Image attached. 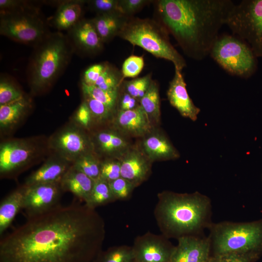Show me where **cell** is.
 I'll return each instance as SVG.
<instances>
[{
    "instance_id": "7",
    "label": "cell",
    "mask_w": 262,
    "mask_h": 262,
    "mask_svg": "<svg viewBox=\"0 0 262 262\" xmlns=\"http://www.w3.org/2000/svg\"><path fill=\"white\" fill-rule=\"evenodd\" d=\"M210 54L222 68L234 76L247 79L257 69V57L250 47L234 35H219Z\"/></svg>"
},
{
    "instance_id": "20",
    "label": "cell",
    "mask_w": 262,
    "mask_h": 262,
    "mask_svg": "<svg viewBox=\"0 0 262 262\" xmlns=\"http://www.w3.org/2000/svg\"><path fill=\"white\" fill-rule=\"evenodd\" d=\"M86 0H61L51 18L52 26L58 32L68 31L83 17V8Z\"/></svg>"
},
{
    "instance_id": "31",
    "label": "cell",
    "mask_w": 262,
    "mask_h": 262,
    "mask_svg": "<svg viewBox=\"0 0 262 262\" xmlns=\"http://www.w3.org/2000/svg\"><path fill=\"white\" fill-rule=\"evenodd\" d=\"M123 82L122 73L106 62L104 70L97 80L95 86L106 91L118 90Z\"/></svg>"
},
{
    "instance_id": "32",
    "label": "cell",
    "mask_w": 262,
    "mask_h": 262,
    "mask_svg": "<svg viewBox=\"0 0 262 262\" xmlns=\"http://www.w3.org/2000/svg\"><path fill=\"white\" fill-rule=\"evenodd\" d=\"M25 96L14 81L6 76H1L0 80V105L17 101Z\"/></svg>"
},
{
    "instance_id": "12",
    "label": "cell",
    "mask_w": 262,
    "mask_h": 262,
    "mask_svg": "<svg viewBox=\"0 0 262 262\" xmlns=\"http://www.w3.org/2000/svg\"><path fill=\"white\" fill-rule=\"evenodd\" d=\"M37 149L32 143L13 140L0 145V174L1 178L14 176L32 162Z\"/></svg>"
},
{
    "instance_id": "18",
    "label": "cell",
    "mask_w": 262,
    "mask_h": 262,
    "mask_svg": "<svg viewBox=\"0 0 262 262\" xmlns=\"http://www.w3.org/2000/svg\"><path fill=\"white\" fill-rule=\"evenodd\" d=\"M119 161L121 177L136 187L145 181L150 174L151 162L138 150H128Z\"/></svg>"
},
{
    "instance_id": "37",
    "label": "cell",
    "mask_w": 262,
    "mask_h": 262,
    "mask_svg": "<svg viewBox=\"0 0 262 262\" xmlns=\"http://www.w3.org/2000/svg\"><path fill=\"white\" fill-rule=\"evenodd\" d=\"M109 184L116 200H125L129 198L136 187L132 183L121 177L109 182Z\"/></svg>"
},
{
    "instance_id": "35",
    "label": "cell",
    "mask_w": 262,
    "mask_h": 262,
    "mask_svg": "<svg viewBox=\"0 0 262 262\" xmlns=\"http://www.w3.org/2000/svg\"><path fill=\"white\" fill-rule=\"evenodd\" d=\"M42 1L0 0V11H40Z\"/></svg>"
},
{
    "instance_id": "22",
    "label": "cell",
    "mask_w": 262,
    "mask_h": 262,
    "mask_svg": "<svg viewBox=\"0 0 262 262\" xmlns=\"http://www.w3.org/2000/svg\"><path fill=\"white\" fill-rule=\"evenodd\" d=\"M95 180L72 164L60 181L64 192H69L85 203L89 197Z\"/></svg>"
},
{
    "instance_id": "14",
    "label": "cell",
    "mask_w": 262,
    "mask_h": 262,
    "mask_svg": "<svg viewBox=\"0 0 262 262\" xmlns=\"http://www.w3.org/2000/svg\"><path fill=\"white\" fill-rule=\"evenodd\" d=\"M66 35L74 52L82 56L98 54L104 43L98 35L91 19L82 18L67 31Z\"/></svg>"
},
{
    "instance_id": "38",
    "label": "cell",
    "mask_w": 262,
    "mask_h": 262,
    "mask_svg": "<svg viewBox=\"0 0 262 262\" xmlns=\"http://www.w3.org/2000/svg\"><path fill=\"white\" fill-rule=\"evenodd\" d=\"M144 66L142 56L131 55L123 62L121 73L123 79L134 78L142 70Z\"/></svg>"
},
{
    "instance_id": "11",
    "label": "cell",
    "mask_w": 262,
    "mask_h": 262,
    "mask_svg": "<svg viewBox=\"0 0 262 262\" xmlns=\"http://www.w3.org/2000/svg\"><path fill=\"white\" fill-rule=\"evenodd\" d=\"M25 186L23 210L27 218L47 212L61 205L64 191L60 182Z\"/></svg>"
},
{
    "instance_id": "25",
    "label": "cell",
    "mask_w": 262,
    "mask_h": 262,
    "mask_svg": "<svg viewBox=\"0 0 262 262\" xmlns=\"http://www.w3.org/2000/svg\"><path fill=\"white\" fill-rule=\"evenodd\" d=\"M128 17L118 12L97 15L91 19L102 42L107 43L117 34Z\"/></svg>"
},
{
    "instance_id": "23",
    "label": "cell",
    "mask_w": 262,
    "mask_h": 262,
    "mask_svg": "<svg viewBox=\"0 0 262 262\" xmlns=\"http://www.w3.org/2000/svg\"><path fill=\"white\" fill-rule=\"evenodd\" d=\"M25 186H21L5 197L0 204V235L11 226L16 215L23 210Z\"/></svg>"
},
{
    "instance_id": "8",
    "label": "cell",
    "mask_w": 262,
    "mask_h": 262,
    "mask_svg": "<svg viewBox=\"0 0 262 262\" xmlns=\"http://www.w3.org/2000/svg\"><path fill=\"white\" fill-rule=\"evenodd\" d=\"M51 32L40 11H0V34L35 47Z\"/></svg>"
},
{
    "instance_id": "40",
    "label": "cell",
    "mask_w": 262,
    "mask_h": 262,
    "mask_svg": "<svg viewBox=\"0 0 262 262\" xmlns=\"http://www.w3.org/2000/svg\"><path fill=\"white\" fill-rule=\"evenodd\" d=\"M153 0H118V11L127 17L133 15Z\"/></svg>"
},
{
    "instance_id": "19",
    "label": "cell",
    "mask_w": 262,
    "mask_h": 262,
    "mask_svg": "<svg viewBox=\"0 0 262 262\" xmlns=\"http://www.w3.org/2000/svg\"><path fill=\"white\" fill-rule=\"evenodd\" d=\"M143 153L151 162L174 160L179 157L178 151L164 134L150 132L142 141Z\"/></svg>"
},
{
    "instance_id": "24",
    "label": "cell",
    "mask_w": 262,
    "mask_h": 262,
    "mask_svg": "<svg viewBox=\"0 0 262 262\" xmlns=\"http://www.w3.org/2000/svg\"><path fill=\"white\" fill-rule=\"evenodd\" d=\"M94 148L109 156L123 155L128 150V143L118 132L112 130L98 132L93 142Z\"/></svg>"
},
{
    "instance_id": "41",
    "label": "cell",
    "mask_w": 262,
    "mask_h": 262,
    "mask_svg": "<svg viewBox=\"0 0 262 262\" xmlns=\"http://www.w3.org/2000/svg\"><path fill=\"white\" fill-rule=\"evenodd\" d=\"M118 0H86V2L89 9L96 13L97 15L118 12Z\"/></svg>"
},
{
    "instance_id": "5",
    "label": "cell",
    "mask_w": 262,
    "mask_h": 262,
    "mask_svg": "<svg viewBox=\"0 0 262 262\" xmlns=\"http://www.w3.org/2000/svg\"><path fill=\"white\" fill-rule=\"evenodd\" d=\"M208 229L211 256L234 253L257 259L262 253V219L213 223Z\"/></svg>"
},
{
    "instance_id": "42",
    "label": "cell",
    "mask_w": 262,
    "mask_h": 262,
    "mask_svg": "<svg viewBox=\"0 0 262 262\" xmlns=\"http://www.w3.org/2000/svg\"><path fill=\"white\" fill-rule=\"evenodd\" d=\"M106 62L95 64L87 68L83 72L81 82L88 85H95L104 70Z\"/></svg>"
},
{
    "instance_id": "10",
    "label": "cell",
    "mask_w": 262,
    "mask_h": 262,
    "mask_svg": "<svg viewBox=\"0 0 262 262\" xmlns=\"http://www.w3.org/2000/svg\"><path fill=\"white\" fill-rule=\"evenodd\" d=\"M51 147L60 157L72 163L82 156L93 153V142L79 126L66 127L51 139Z\"/></svg>"
},
{
    "instance_id": "13",
    "label": "cell",
    "mask_w": 262,
    "mask_h": 262,
    "mask_svg": "<svg viewBox=\"0 0 262 262\" xmlns=\"http://www.w3.org/2000/svg\"><path fill=\"white\" fill-rule=\"evenodd\" d=\"M134 262H170L175 246L163 234L146 232L131 246Z\"/></svg>"
},
{
    "instance_id": "2",
    "label": "cell",
    "mask_w": 262,
    "mask_h": 262,
    "mask_svg": "<svg viewBox=\"0 0 262 262\" xmlns=\"http://www.w3.org/2000/svg\"><path fill=\"white\" fill-rule=\"evenodd\" d=\"M155 15L184 53L196 60L210 54L234 6L230 0H158Z\"/></svg>"
},
{
    "instance_id": "27",
    "label": "cell",
    "mask_w": 262,
    "mask_h": 262,
    "mask_svg": "<svg viewBox=\"0 0 262 262\" xmlns=\"http://www.w3.org/2000/svg\"><path fill=\"white\" fill-rule=\"evenodd\" d=\"M139 104L152 124L158 123L161 115L160 101L159 86L156 81L152 80L146 93L140 100Z\"/></svg>"
},
{
    "instance_id": "39",
    "label": "cell",
    "mask_w": 262,
    "mask_h": 262,
    "mask_svg": "<svg viewBox=\"0 0 262 262\" xmlns=\"http://www.w3.org/2000/svg\"><path fill=\"white\" fill-rule=\"evenodd\" d=\"M121 177V164L118 160H106L101 162L99 178L108 182Z\"/></svg>"
},
{
    "instance_id": "44",
    "label": "cell",
    "mask_w": 262,
    "mask_h": 262,
    "mask_svg": "<svg viewBox=\"0 0 262 262\" xmlns=\"http://www.w3.org/2000/svg\"><path fill=\"white\" fill-rule=\"evenodd\" d=\"M256 259L245 255L234 253L211 256L208 262H253Z\"/></svg>"
},
{
    "instance_id": "33",
    "label": "cell",
    "mask_w": 262,
    "mask_h": 262,
    "mask_svg": "<svg viewBox=\"0 0 262 262\" xmlns=\"http://www.w3.org/2000/svg\"><path fill=\"white\" fill-rule=\"evenodd\" d=\"M72 165L94 180L99 178L101 162L93 153L85 154L77 159Z\"/></svg>"
},
{
    "instance_id": "16",
    "label": "cell",
    "mask_w": 262,
    "mask_h": 262,
    "mask_svg": "<svg viewBox=\"0 0 262 262\" xmlns=\"http://www.w3.org/2000/svg\"><path fill=\"white\" fill-rule=\"evenodd\" d=\"M167 96L170 104L181 116L192 121L197 119L200 110L194 104L188 94L182 71L175 69L174 77L167 91Z\"/></svg>"
},
{
    "instance_id": "43",
    "label": "cell",
    "mask_w": 262,
    "mask_h": 262,
    "mask_svg": "<svg viewBox=\"0 0 262 262\" xmlns=\"http://www.w3.org/2000/svg\"><path fill=\"white\" fill-rule=\"evenodd\" d=\"M76 123L82 128H89L93 120L91 112L85 101H83L75 112Z\"/></svg>"
},
{
    "instance_id": "1",
    "label": "cell",
    "mask_w": 262,
    "mask_h": 262,
    "mask_svg": "<svg viewBox=\"0 0 262 262\" xmlns=\"http://www.w3.org/2000/svg\"><path fill=\"white\" fill-rule=\"evenodd\" d=\"M105 236L103 218L86 204L61 205L0 241V262H94Z\"/></svg>"
},
{
    "instance_id": "6",
    "label": "cell",
    "mask_w": 262,
    "mask_h": 262,
    "mask_svg": "<svg viewBox=\"0 0 262 262\" xmlns=\"http://www.w3.org/2000/svg\"><path fill=\"white\" fill-rule=\"evenodd\" d=\"M117 36L157 58L171 62L175 69L182 71L186 66L184 58L171 43L168 32L157 20L128 17Z\"/></svg>"
},
{
    "instance_id": "28",
    "label": "cell",
    "mask_w": 262,
    "mask_h": 262,
    "mask_svg": "<svg viewBox=\"0 0 262 262\" xmlns=\"http://www.w3.org/2000/svg\"><path fill=\"white\" fill-rule=\"evenodd\" d=\"M116 201L112 192L109 182L98 178L94 184L87 201L84 203L95 209Z\"/></svg>"
},
{
    "instance_id": "45",
    "label": "cell",
    "mask_w": 262,
    "mask_h": 262,
    "mask_svg": "<svg viewBox=\"0 0 262 262\" xmlns=\"http://www.w3.org/2000/svg\"><path fill=\"white\" fill-rule=\"evenodd\" d=\"M139 101L124 90L118 97L117 104L119 111H127L133 109L139 105Z\"/></svg>"
},
{
    "instance_id": "36",
    "label": "cell",
    "mask_w": 262,
    "mask_h": 262,
    "mask_svg": "<svg viewBox=\"0 0 262 262\" xmlns=\"http://www.w3.org/2000/svg\"><path fill=\"white\" fill-rule=\"evenodd\" d=\"M83 100L91 112L93 119L98 122H104L110 118L115 110L100 101L83 95Z\"/></svg>"
},
{
    "instance_id": "29",
    "label": "cell",
    "mask_w": 262,
    "mask_h": 262,
    "mask_svg": "<svg viewBox=\"0 0 262 262\" xmlns=\"http://www.w3.org/2000/svg\"><path fill=\"white\" fill-rule=\"evenodd\" d=\"M94 262H134L132 247L121 245L102 250Z\"/></svg>"
},
{
    "instance_id": "34",
    "label": "cell",
    "mask_w": 262,
    "mask_h": 262,
    "mask_svg": "<svg viewBox=\"0 0 262 262\" xmlns=\"http://www.w3.org/2000/svg\"><path fill=\"white\" fill-rule=\"evenodd\" d=\"M151 74L122 82L124 90L139 101L144 96L151 82Z\"/></svg>"
},
{
    "instance_id": "21",
    "label": "cell",
    "mask_w": 262,
    "mask_h": 262,
    "mask_svg": "<svg viewBox=\"0 0 262 262\" xmlns=\"http://www.w3.org/2000/svg\"><path fill=\"white\" fill-rule=\"evenodd\" d=\"M71 165L70 162L61 157L50 159L26 179L24 185L60 182Z\"/></svg>"
},
{
    "instance_id": "4",
    "label": "cell",
    "mask_w": 262,
    "mask_h": 262,
    "mask_svg": "<svg viewBox=\"0 0 262 262\" xmlns=\"http://www.w3.org/2000/svg\"><path fill=\"white\" fill-rule=\"evenodd\" d=\"M74 53L66 34L58 31L51 32L34 47L27 72L32 93L37 95L49 89L64 72Z\"/></svg>"
},
{
    "instance_id": "9",
    "label": "cell",
    "mask_w": 262,
    "mask_h": 262,
    "mask_svg": "<svg viewBox=\"0 0 262 262\" xmlns=\"http://www.w3.org/2000/svg\"><path fill=\"white\" fill-rule=\"evenodd\" d=\"M226 25L262 57V0H243L232 8Z\"/></svg>"
},
{
    "instance_id": "15",
    "label": "cell",
    "mask_w": 262,
    "mask_h": 262,
    "mask_svg": "<svg viewBox=\"0 0 262 262\" xmlns=\"http://www.w3.org/2000/svg\"><path fill=\"white\" fill-rule=\"evenodd\" d=\"M170 262H208L211 256V243L204 234L177 239Z\"/></svg>"
},
{
    "instance_id": "30",
    "label": "cell",
    "mask_w": 262,
    "mask_h": 262,
    "mask_svg": "<svg viewBox=\"0 0 262 262\" xmlns=\"http://www.w3.org/2000/svg\"><path fill=\"white\" fill-rule=\"evenodd\" d=\"M83 95L96 99L115 110L117 104L119 90L106 91L95 85H88L81 82Z\"/></svg>"
},
{
    "instance_id": "17",
    "label": "cell",
    "mask_w": 262,
    "mask_h": 262,
    "mask_svg": "<svg viewBox=\"0 0 262 262\" xmlns=\"http://www.w3.org/2000/svg\"><path fill=\"white\" fill-rule=\"evenodd\" d=\"M115 118L116 128L131 136H145L151 131L153 126L140 104L132 110L118 111Z\"/></svg>"
},
{
    "instance_id": "3",
    "label": "cell",
    "mask_w": 262,
    "mask_h": 262,
    "mask_svg": "<svg viewBox=\"0 0 262 262\" xmlns=\"http://www.w3.org/2000/svg\"><path fill=\"white\" fill-rule=\"evenodd\" d=\"M157 197L154 217L162 234L169 239L203 234L213 223L211 200L198 192L164 191Z\"/></svg>"
},
{
    "instance_id": "26",
    "label": "cell",
    "mask_w": 262,
    "mask_h": 262,
    "mask_svg": "<svg viewBox=\"0 0 262 262\" xmlns=\"http://www.w3.org/2000/svg\"><path fill=\"white\" fill-rule=\"evenodd\" d=\"M31 107V101L26 96L12 103L0 105V130L14 128L24 117Z\"/></svg>"
}]
</instances>
